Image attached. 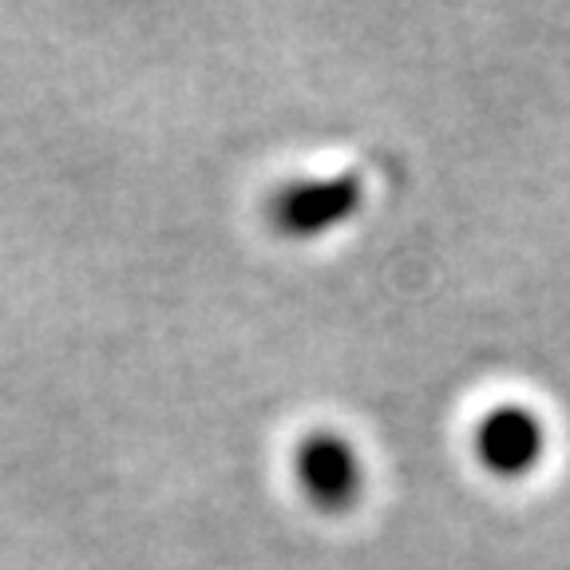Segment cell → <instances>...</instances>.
Segmentation results:
<instances>
[{"label": "cell", "instance_id": "6da1fadb", "mask_svg": "<svg viewBox=\"0 0 570 570\" xmlns=\"http://www.w3.org/2000/svg\"><path fill=\"white\" fill-rule=\"evenodd\" d=\"M361 203H365V183L353 170L330 178H297L274 195L269 218L289 238H317L353 218Z\"/></svg>", "mask_w": 570, "mask_h": 570}, {"label": "cell", "instance_id": "7a4b0ae2", "mask_svg": "<svg viewBox=\"0 0 570 570\" xmlns=\"http://www.w3.org/2000/svg\"><path fill=\"white\" fill-rule=\"evenodd\" d=\"M475 455L499 480H523L547 455V424L527 404H495L475 428Z\"/></svg>", "mask_w": 570, "mask_h": 570}, {"label": "cell", "instance_id": "3957f363", "mask_svg": "<svg viewBox=\"0 0 570 570\" xmlns=\"http://www.w3.org/2000/svg\"><path fill=\"white\" fill-rule=\"evenodd\" d=\"M294 472L305 499L321 511L353 508L361 488H365L361 455L337 432H313V436H305L294 455Z\"/></svg>", "mask_w": 570, "mask_h": 570}]
</instances>
